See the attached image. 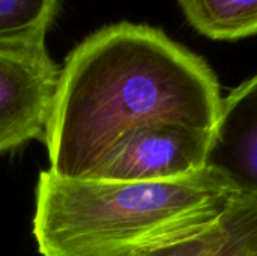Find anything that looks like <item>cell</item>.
<instances>
[{"mask_svg": "<svg viewBox=\"0 0 257 256\" xmlns=\"http://www.w3.org/2000/svg\"><path fill=\"white\" fill-rule=\"evenodd\" d=\"M223 97L209 65L160 29L117 23L81 41L60 68L44 140L62 178H87L130 131L182 122L215 131Z\"/></svg>", "mask_w": 257, "mask_h": 256, "instance_id": "cell-1", "label": "cell"}, {"mask_svg": "<svg viewBox=\"0 0 257 256\" xmlns=\"http://www.w3.org/2000/svg\"><path fill=\"white\" fill-rule=\"evenodd\" d=\"M239 192L211 166L155 183L74 180L45 169L32 232L41 256H113L218 217Z\"/></svg>", "mask_w": 257, "mask_h": 256, "instance_id": "cell-2", "label": "cell"}, {"mask_svg": "<svg viewBox=\"0 0 257 256\" xmlns=\"http://www.w3.org/2000/svg\"><path fill=\"white\" fill-rule=\"evenodd\" d=\"M214 131L182 122H154L119 139L87 177L155 183L191 177L208 167Z\"/></svg>", "mask_w": 257, "mask_h": 256, "instance_id": "cell-3", "label": "cell"}, {"mask_svg": "<svg viewBox=\"0 0 257 256\" xmlns=\"http://www.w3.org/2000/svg\"><path fill=\"white\" fill-rule=\"evenodd\" d=\"M60 81L45 44L0 47V154L44 143Z\"/></svg>", "mask_w": 257, "mask_h": 256, "instance_id": "cell-4", "label": "cell"}, {"mask_svg": "<svg viewBox=\"0 0 257 256\" xmlns=\"http://www.w3.org/2000/svg\"><path fill=\"white\" fill-rule=\"evenodd\" d=\"M113 256H257V192H239L209 222Z\"/></svg>", "mask_w": 257, "mask_h": 256, "instance_id": "cell-5", "label": "cell"}, {"mask_svg": "<svg viewBox=\"0 0 257 256\" xmlns=\"http://www.w3.org/2000/svg\"><path fill=\"white\" fill-rule=\"evenodd\" d=\"M208 166L241 192H257V74L223 98Z\"/></svg>", "mask_w": 257, "mask_h": 256, "instance_id": "cell-6", "label": "cell"}, {"mask_svg": "<svg viewBox=\"0 0 257 256\" xmlns=\"http://www.w3.org/2000/svg\"><path fill=\"white\" fill-rule=\"evenodd\" d=\"M187 21L203 36L233 41L257 35V0H179Z\"/></svg>", "mask_w": 257, "mask_h": 256, "instance_id": "cell-7", "label": "cell"}, {"mask_svg": "<svg viewBox=\"0 0 257 256\" xmlns=\"http://www.w3.org/2000/svg\"><path fill=\"white\" fill-rule=\"evenodd\" d=\"M59 0H0V47L45 44Z\"/></svg>", "mask_w": 257, "mask_h": 256, "instance_id": "cell-8", "label": "cell"}]
</instances>
